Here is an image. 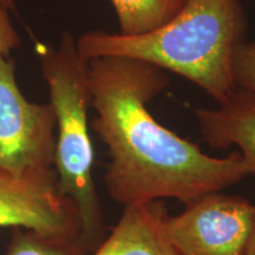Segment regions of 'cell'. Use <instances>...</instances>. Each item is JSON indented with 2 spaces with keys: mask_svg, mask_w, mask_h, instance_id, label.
I'll return each instance as SVG.
<instances>
[{
  "mask_svg": "<svg viewBox=\"0 0 255 255\" xmlns=\"http://www.w3.org/2000/svg\"><path fill=\"white\" fill-rule=\"evenodd\" d=\"M92 129L110 156L108 193L122 206L176 199L184 205L252 175L240 152L212 157L154 119L148 105L169 85L163 69L127 57L89 60Z\"/></svg>",
  "mask_w": 255,
  "mask_h": 255,
  "instance_id": "1",
  "label": "cell"
},
{
  "mask_svg": "<svg viewBox=\"0 0 255 255\" xmlns=\"http://www.w3.org/2000/svg\"><path fill=\"white\" fill-rule=\"evenodd\" d=\"M246 27L240 0H187L154 31L137 36L90 31L76 44L88 62L101 57L148 62L188 79L220 104L237 89L233 56Z\"/></svg>",
  "mask_w": 255,
  "mask_h": 255,
  "instance_id": "2",
  "label": "cell"
},
{
  "mask_svg": "<svg viewBox=\"0 0 255 255\" xmlns=\"http://www.w3.org/2000/svg\"><path fill=\"white\" fill-rule=\"evenodd\" d=\"M41 72L50 91L56 116L57 138L53 169L60 195L77 209L81 235L87 252L104 241L103 213L92 177L94 148L89 133L91 107L89 62L79 55L76 39L64 32L59 45H37Z\"/></svg>",
  "mask_w": 255,
  "mask_h": 255,
  "instance_id": "3",
  "label": "cell"
},
{
  "mask_svg": "<svg viewBox=\"0 0 255 255\" xmlns=\"http://www.w3.org/2000/svg\"><path fill=\"white\" fill-rule=\"evenodd\" d=\"M55 130L52 105L27 101L14 62L0 57V169L15 175L52 170Z\"/></svg>",
  "mask_w": 255,
  "mask_h": 255,
  "instance_id": "4",
  "label": "cell"
},
{
  "mask_svg": "<svg viewBox=\"0 0 255 255\" xmlns=\"http://www.w3.org/2000/svg\"><path fill=\"white\" fill-rule=\"evenodd\" d=\"M255 206L239 196L208 193L167 216L165 231L178 255H245L253 232Z\"/></svg>",
  "mask_w": 255,
  "mask_h": 255,
  "instance_id": "5",
  "label": "cell"
},
{
  "mask_svg": "<svg viewBox=\"0 0 255 255\" xmlns=\"http://www.w3.org/2000/svg\"><path fill=\"white\" fill-rule=\"evenodd\" d=\"M13 227L79 239L77 209L60 195L55 169L24 175L0 169V228Z\"/></svg>",
  "mask_w": 255,
  "mask_h": 255,
  "instance_id": "6",
  "label": "cell"
},
{
  "mask_svg": "<svg viewBox=\"0 0 255 255\" xmlns=\"http://www.w3.org/2000/svg\"><path fill=\"white\" fill-rule=\"evenodd\" d=\"M200 135L215 149L239 146L255 174V91L237 88L216 109H197Z\"/></svg>",
  "mask_w": 255,
  "mask_h": 255,
  "instance_id": "7",
  "label": "cell"
},
{
  "mask_svg": "<svg viewBox=\"0 0 255 255\" xmlns=\"http://www.w3.org/2000/svg\"><path fill=\"white\" fill-rule=\"evenodd\" d=\"M167 216L162 201L126 206L92 255H178L165 231Z\"/></svg>",
  "mask_w": 255,
  "mask_h": 255,
  "instance_id": "8",
  "label": "cell"
},
{
  "mask_svg": "<svg viewBox=\"0 0 255 255\" xmlns=\"http://www.w3.org/2000/svg\"><path fill=\"white\" fill-rule=\"evenodd\" d=\"M120 33L137 36L161 27L182 9L187 0H110Z\"/></svg>",
  "mask_w": 255,
  "mask_h": 255,
  "instance_id": "9",
  "label": "cell"
},
{
  "mask_svg": "<svg viewBox=\"0 0 255 255\" xmlns=\"http://www.w3.org/2000/svg\"><path fill=\"white\" fill-rule=\"evenodd\" d=\"M79 239L44 234L34 229L11 228L5 255H87Z\"/></svg>",
  "mask_w": 255,
  "mask_h": 255,
  "instance_id": "10",
  "label": "cell"
},
{
  "mask_svg": "<svg viewBox=\"0 0 255 255\" xmlns=\"http://www.w3.org/2000/svg\"><path fill=\"white\" fill-rule=\"evenodd\" d=\"M233 76L237 88L255 91V43H241L233 56Z\"/></svg>",
  "mask_w": 255,
  "mask_h": 255,
  "instance_id": "11",
  "label": "cell"
},
{
  "mask_svg": "<svg viewBox=\"0 0 255 255\" xmlns=\"http://www.w3.org/2000/svg\"><path fill=\"white\" fill-rule=\"evenodd\" d=\"M20 46V38L8 15V8L0 2V57H6Z\"/></svg>",
  "mask_w": 255,
  "mask_h": 255,
  "instance_id": "12",
  "label": "cell"
},
{
  "mask_svg": "<svg viewBox=\"0 0 255 255\" xmlns=\"http://www.w3.org/2000/svg\"><path fill=\"white\" fill-rule=\"evenodd\" d=\"M245 255H255V221H254L253 232H252L250 242H248V246L246 250V254Z\"/></svg>",
  "mask_w": 255,
  "mask_h": 255,
  "instance_id": "13",
  "label": "cell"
},
{
  "mask_svg": "<svg viewBox=\"0 0 255 255\" xmlns=\"http://www.w3.org/2000/svg\"><path fill=\"white\" fill-rule=\"evenodd\" d=\"M2 5H5L8 9H14V1L13 0H0Z\"/></svg>",
  "mask_w": 255,
  "mask_h": 255,
  "instance_id": "14",
  "label": "cell"
}]
</instances>
